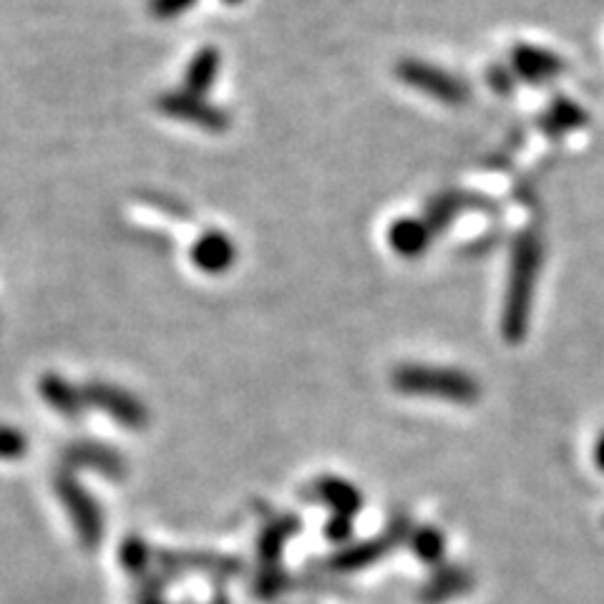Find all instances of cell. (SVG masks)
<instances>
[{"label": "cell", "instance_id": "1", "mask_svg": "<svg viewBox=\"0 0 604 604\" xmlns=\"http://www.w3.org/2000/svg\"><path fill=\"white\" fill-rule=\"evenodd\" d=\"M541 260H545V242L539 234L534 230L521 232L512 250L509 287H506L502 315V332L509 343H519L527 338Z\"/></svg>", "mask_w": 604, "mask_h": 604}, {"label": "cell", "instance_id": "2", "mask_svg": "<svg viewBox=\"0 0 604 604\" xmlns=\"http://www.w3.org/2000/svg\"><path fill=\"white\" fill-rule=\"evenodd\" d=\"M393 383L403 393L418 396H439L459 403H471L479 396V383L474 375L453 371V367H428V365H403L393 373Z\"/></svg>", "mask_w": 604, "mask_h": 604}, {"label": "cell", "instance_id": "3", "mask_svg": "<svg viewBox=\"0 0 604 604\" xmlns=\"http://www.w3.org/2000/svg\"><path fill=\"white\" fill-rule=\"evenodd\" d=\"M396 76L410 89L421 91L431 99L446 103V107H461L469 99V86L459 76L443 72L439 66L426 64V61L406 58L396 66Z\"/></svg>", "mask_w": 604, "mask_h": 604}, {"label": "cell", "instance_id": "4", "mask_svg": "<svg viewBox=\"0 0 604 604\" xmlns=\"http://www.w3.org/2000/svg\"><path fill=\"white\" fill-rule=\"evenodd\" d=\"M160 109L166 117L187 121L205 131H224L230 127V113L189 91H169L160 99Z\"/></svg>", "mask_w": 604, "mask_h": 604}, {"label": "cell", "instance_id": "5", "mask_svg": "<svg viewBox=\"0 0 604 604\" xmlns=\"http://www.w3.org/2000/svg\"><path fill=\"white\" fill-rule=\"evenodd\" d=\"M512 68L514 74L527 84H549L567 72V64L549 48L529 46V43H519L512 51Z\"/></svg>", "mask_w": 604, "mask_h": 604}, {"label": "cell", "instance_id": "6", "mask_svg": "<svg viewBox=\"0 0 604 604\" xmlns=\"http://www.w3.org/2000/svg\"><path fill=\"white\" fill-rule=\"evenodd\" d=\"M234 257H238V250H234L232 240L227 238L224 232L217 230L201 234L195 242V248H191V260H195V265L207 275L227 273V270L232 267Z\"/></svg>", "mask_w": 604, "mask_h": 604}, {"label": "cell", "instance_id": "7", "mask_svg": "<svg viewBox=\"0 0 604 604\" xmlns=\"http://www.w3.org/2000/svg\"><path fill=\"white\" fill-rule=\"evenodd\" d=\"M466 209H494L486 199L466 195V191H443V195L433 197L426 207V224L431 227V232H441L453 222V217Z\"/></svg>", "mask_w": 604, "mask_h": 604}, {"label": "cell", "instance_id": "8", "mask_svg": "<svg viewBox=\"0 0 604 604\" xmlns=\"http://www.w3.org/2000/svg\"><path fill=\"white\" fill-rule=\"evenodd\" d=\"M431 227L426 224V220H414V217H406V220H398L396 224L388 230V242L391 248L398 252L400 257H418L424 255L431 244Z\"/></svg>", "mask_w": 604, "mask_h": 604}, {"label": "cell", "instance_id": "9", "mask_svg": "<svg viewBox=\"0 0 604 604\" xmlns=\"http://www.w3.org/2000/svg\"><path fill=\"white\" fill-rule=\"evenodd\" d=\"M89 396L96 403V406L107 408L113 418L124 421L127 426H142L144 424V406L129 396V393L111 388V385H91Z\"/></svg>", "mask_w": 604, "mask_h": 604}, {"label": "cell", "instance_id": "10", "mask_svg": "<svg viewBox=\"0 0 604 604\" xmlns=\"http://www.w3.org/2000/svg\"><path fill=\"white\" fill-rule=\"evenodd\" d=\"M584 124L586 111L576 101L567 99V96H559V99L551 101V107L547 109L545 117H541V129H545L549 136L569 134V131L580 129Z\"/></svg>", "mask_w": 604, "mask_h": 604}, {"label": "cell", "instance_id": "11", "mask_svg": "<svg viewBox=\"0 0 604 604\" xmlns=\"http://www.w3.org/2000/svg\"><path fill=\"white\" fill-rule=\"evenodd\" d=\"M217 74H220V54H217V48H201L191 58L187 76H184V91L205 99V94L215 86Z\"/></svg>", "mask_w": 604, "mask_h": 604}, {"label": "cell", "instance_id": "12", "mask_svg": "<svg viewBox=\"0 0 604 604\" xmlns=\"http://www.w3.org/2000/svg\"><path fill=\"white\" fill-rule=\"evenodd\" d=\"M43 393H46V398H48L51 406L58 408L61 414H76V410L81 408L78 393L66 381L46 378V381H43Z\"/></svg>", "mask_w": 604, "mask_h": 604}, {"label": "cell", "instance_id": "13", "mask_svg": "<svg viewBox=\"0 0 604 604\" xmlns=\"http://www.w3.org/2000/svg\"><path fill=\"white\" fill-rule=\"evenodd\" d=\"M25 451V441L21 433L11 431V428H0V459H15Z\"/></svg>", "mask_w": 604, "mask_h": 604}, {"label": "cell", "instance_id": "14", "mask_svg": "<svg viewBox=\"0 0 604 604\" xmlns=\"http://www.w3.org/2000/svg\"><path fill=\"white\" fill-rule=\"evenodd\" d=\"M197 0H152V13L156 19H174V15H179L184 11H189L191 6H195Z\"/></svg>", "mask_w": 604, "mask_h": 604}, {"label": "cell", "instance_id": "15", "mask_svg": "<svg viewBox=\"0 0 604 604\" xmlns=\"http://www.w3.org/2000/svg\"><path fill=\"white\" fill-rule=\"evenodd\" d=\"M488 84L496 94H512L514 91V76L506 72L504 66L488 68Z\"/></svg>", "mask_w": 604, "mask_h": 604}, {"label": "cell", "instance_id": "16", "mask_svg": "<svg viewBox=\"0 0 604 604\" xmlns=\"http://www.w3.org/2000/svg\"><path fill=\"white\" fill-rule=\"evenodd\" d=\"M597 463L604 469V433L600 436V441H597Z\"/></svg>", "mask_w": 604, "mask_h": 604}, {"label": "cell", "instance_id": "17", "mask_svg": "<svg viewBox=\"0 0 604 604\" xmlns=\"http://www.w3.org/2000/svg\"><path fill=\"white\" fill-rule=\"evenodd\" d=\"M227 3H238V0H227Z\"/></svg>", "mask_w": 604, "mask_h": 604}]
</instances>
